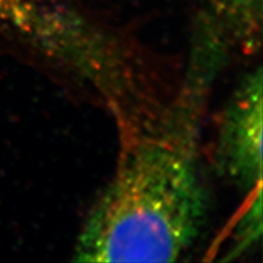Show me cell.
<instances>
[{
    "instance_id": "obj_1",
    "label": "cell",
    "mask_w": 263,
    "mask_h": 263,
    "mask_svg": "<svg viewBox=\"0 0 263 263\" xmlns=\"http://www.w3.org/2000/svg\"><path fill=\"white\" fill-rule=\"evenodd\" d=\"M199 87L186 88L172 116L127 147L78 238L76 261L172 262L192 246L207 205L197 162Z\"/></svg>"
},
{
    "instance_id": "obj_2",
    "label": "cell",
    "mask_w": 263,
    "mask_h": 263,
    "mask_svg": "<svg viewBox=\"0 0 263 263\" xmlns=\"http://www.w3.org/2000/svg\"><path fill=\"white\" fill-rule=\"evenodd\" d=\"M262 71L245 76L222 118L217 166L248 192L262 189Z\"/></svg>"
},
{
    "instance_id": "obj_3",
    "label": "cell",
    "mask_w": 263,
    "mask_h": 263,
    "mask_svg": "<svg viewBox=\"0 0 263 263\" xmlns=\"http://www.w3.org/2000/svg\"><path fill=\"white\" fill-rule=\"evenodd\" d=\"M215 8L232 18L246 34L258 32L262 0H209Z\"/></svg>"
},
{
    "instance_id": "obj_4",
    "label": "cell",
    "mask_w": 263,
    "mask_h": 263,
    "mask_svg": "<svg viewBox=\"0 0 263 263\" xmlns=\"http://www.w3.org/2000/svg\"><path fill=\"white\" fill-rule=\"evenodd\" d=\"M0 18L39 29L48 20V14L41 6L29 0H0Z\"/></svg>"
}]
</instances>
